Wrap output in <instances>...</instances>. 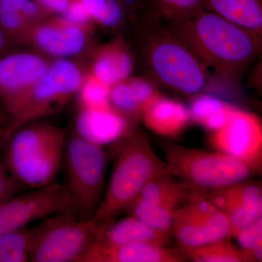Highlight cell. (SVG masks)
Instances as JSON below:
<instances>
[{
    "instance_id": "cell-13",
    "label": "cell",
    "mask_w": 262,
    "mask_h": 262,
    "mask_svg": "<svg viewBox=\"0 0 262 262\" xmlns=\"http://www.w3.org/2000/svg\"><path fill=\"white\" fill-rule=\"evenodd\" d=\"M209 144L216 151L242 162L252 173L262 164V127L253 114L231 106L225 123L211 132Z\"/></svg>"
},
{
    "instance_id": "cell-8",
    "label": "cell",
    "mask_w": 262,
    "mask_h": 262,
    "mask_svg": "<svg viewBox=\"0 0 262 262\" xmlns=\"http://www.w3.org/2000/svg\"><path fill=\"white\" fill-rule=\"evenodd\" d=\"M96 224L77 213L48 217L39 229L30 251L33 262H80L94 241Z\"/></svg>"
},
{
    "instance_id": "cell-30",
    "label": "cell",
    "mask_w": 262,
    "mask_h": 262,
    "mask_svg": "<svg viewBox=\"0 0 262 262\" xmlns=\"http://www.w3.org/2000/svg\"><path fill=\"white\" fill-rule=\"evenodd\" d=\"M242 249L252 250L262 246V217L236 234Z\"/></svg>"
},
{
    "instance_id": "cell-6",
    "label": "cell",
    "mask_w": 262,
    "mask_h": 262,
    "mask_svg": "<svg viewBox=\"0 0 262 262\" xmlns=\"http://www.w3.org/2000/svg\"><path fill=\"white\" fill-rule=\"evenodd\" d=\"M108 156L103 146L72 134L66 138L63 165L67 191L77 213L92 218L105 189Z\"/></svg>"
},
{
    "instance_id": "cell-18",
    "label": "cell",
    "mask_w": 262,
    "mask_h": 262,
    "mask_svg": "<svg viewBox=\"0 0 262 262\" xmlns=\"http://www.w3.org/2000/svg\"><path fill=\"white\" fill-rule=\"evenodd\" d=\"M96 225L94 241L91 245L96 247H117L140 242L167 246L170 242V234L152 229L130 215L122 220Z\"/></svg>"
},
{
    "instance_id": "cell-33",
    "label": "cell",
    "mask_w": 262,
    "mask_h": 262,
    "mask_svg": "<svg viewBox=\"0 0 262 262\" xmlns=\"http://www.w3.org/2000/svg\"><path fill=\"white\" fill-rule=\"evenodd\" d=\"M50 15H61L68 9L73 0H35Z\"/></svg>"
},
{
    "instance_id": "cell-9",
    "label": "cell",
    "mask_w": 262,
    "mask_h": 262,
    "mask_svg": "<svg viewBox=\"0 0 262 262\" xmlns=\"http://www.w3.org/2000/svg\"><path fill=\"white\" fill-rule=\"evenodd\" d=\"M70 212L77 213L64 184L54 182L32 189L0 203V234L24 228L41 219Z\"/></svg>"
},
{
    "instance_id": "cell-34",
    "label": "cell",
    "mask_w": 262,
    "mask_h": 262,
    "mask_svg": "<svg viewBox=\"0 0 262 262\" xmlns=\"http://www.w3.org/2000/svg\"><path fill=\"white\" fill-rule=\"evenodd\" d=\"M16 46L7 37L6 34L0 28V57L6 54L8 52L15 49Z\"/></svg>"
},
{
    "instance_id": "cell-19",
    "label": "cell",
    "mask_w": 262,
    "mask_h": 262,
    "mask_svg": "<svg viewBox=\"0 0 262 262\" xmlns=\"http://www.w3.org/2000/svg\"><path fill=\"white\" fill-rule=\"evenodd\" d=\"M180 250L149 243H133L112 248L91 246L81 262H184Z\"/></svg>"
},
{
    "instance_id": "cell-22",
    "label": "cell",
    "mask_w": 262,
    "mask_h": 262,
    "mask_svg": "<svg viewBox=\"0 0 262 262\" xmlns=\"http://www.w3.org/2000/svg\"><path fill=\"white\" fill-rule=\"evenodd\" d=\"M50 16L35 0H0V28L15 46L29 29Z\"/></svg>"
},
{
    "instance_id": "cell-17",
    "label": "cell",
    "mask_w": 262,
    "mask_h": 262,
    "mask_svg": "<svg viewBox=\"0 0 262 262\" xmlns=\"http://www.w3.org/2000/svg\"><path fill=\"white\" fill-rule=\"evenodd\" d=\"M133 120L113 108H80L75 133L98 145L114 144L134 130Z\"/></svg>"
},
{
    "instance_id": "cell-7",
    "label": "cell",
    "mask_w": 262,
    "mask_h": 262,
    "mask_svg": "<svg viewBox=\"0 0 262 262\" xmlns=\"http://www.w3.org/2000/svg\"><path fill=\"white\" fill-rule=\"evenodd\" d=\"M85 74L86 67L72 58L52 60L19 113L10 120L2 144L19 127L53 115L64 107L77 94Z\"/></svg>"
},
{
    "instance_id": "cell-14",
    "label": "cell",
    "mask_w": 262,
    "mask_h": 262,
    "mask_svg": "<svg viewBox=\"0 0 262 262\" xmlns=\"http://www.w3.org/2000/svg\"><path fill=\"white\" fill-rule=\"evenodd\" d=\"M92 29L52 15L29 29L20 45H27L53 59L73 58L91 51Z\"/></svg>"
},
{
    "instance_id": "cell-21",
    "label": "cell",
    "mask_w": 262,
    "mask_h": 262,
    "mask_svg": "<svg viewBox=\"0 0 262 262\" xmlns=\"http://www.w3.org/2000/svg\"><path fill=\"white\" fill-rule=\"evenodd\" d=\"M146 127L165 137H177L191 121L189 108L170 98L159 96L141 115Z\"/></svg>"
},
{
    "instance_id": "cell-31",
    "label": "cell",
    "mask_w": 262,
    "mask_h": 262,
    "mask_svg": "<svg viewBox=\"0 0 262 262\" xmlns=\"http://www.w3.org/2000/svg\"><path fill=\"white\" fill-rule=\"evenodd\" d=\"M59 16L72 23L88 28L93 29L95 25L94 19L80 0H73L68 9Z\"/></svg>"
},
{
    "instance_id": "cell-32",
    "label": "cell",
    "mask_w": 262,
    "mask_h": 262,
    "mask_svg": "<svg viewBox=\"0 0 262 262\" xmlns=\"http://www.w3.org/2000/svg\"><path fill=\"white\" fill-rule=\"evenodd\" d=\"M24 188L9 173L0 157V203L18 194Z\"/></svg>"
},
{
    "instance_id": "cell-4",
    "label": "cell",
    "mask_w": 262,
    "mask_h": 262,
    "mask_svg": "<svg viewBox=\"0 0 262 262\" xmlns=\"http://www.w3.org/2000/svg\"><path fill=\"white\" fill-rule=\"evenodd\" d=\"M66 138L61 127L49 122L26 124L3 144L5 166L24 187L53 184L63 165Z\"/></svg>"
},
{
    "instance_id": "cell-20",
    "label": "cell",
    "mask_w": 262,
    "mask_h": 262,
    "mask_svg": "<svg viewBox=\"0 0 262 262\" xmlns=\"http://www.w3.org/2000/svg\"><path fill=\"white\" fill-rule=\"evenodd\" d=\"M159 96L149 77L130 76L110 88V107L134 120Z\"/></svg>"
},
{
    "instance_id": "cell-2",
    "label": "cell",
    "mask_w": 262,
    "mask_h": 262,
    "mask_svg": "<svg viewBox=\"0 0 262 262\" xmlns=\"http://www.w3.org/2000/svg\"><path fill=\"white\" fill-rule=\"evenodd\" d=\"M149 8L139 12L132 30L150 80L184 96L199 94L208 83L206 66L167 27L162 15Z\"/></svg>"
},
{
    "instance_id": "cell-23",
    "label": "cell",
    "mask_w": 262,
    "mask_h": 262,
    "mask_svg": "<svg viewBox=\"0 0 262 262\" xmlns=\"http://www.w3.org/2000/svg\"><path fill=\"white\" fill-rule=\"evenodd\" d=\"M98 24L105 30L122 35L120 31L134 20L143 8L144 0H80Z\"/></svg>"
},
{
    "instance_id": "cell-28",
    "label": "cell",
    "mask_w": 262,
    "mask_h": 262,
    "mask_svg": "<svg viewBox=\"0 0 262 262\" xmlns=\"http://www.w3.org/2000/svg\"><path fill=\"white\" fill-rule=\"evenodd\" d=\"M110 88L86 70L83 82L77 94L80 108H110Z\"/></svg>"
},
{
    "instance_id": "cell-3",
    "label": "cell",
    "mask_w": 262,
    "mask_h": 262,
    "mask_svg": "<svg viewBox=\"0 0 262 262\" xmlns=\"http://www.w3.org/2000/svg\"><path fill=\"white\" fill-rule=\"evenodd\" d=\"M115 163L102 199L92 220L96 225L115 220L135 201L150 181L168 171L148 138L139 131L113 144Z\"/></svg>"
},
{
    "instance_id": "cell-26",
    "label": "cell",
    "mask_w": 262,
    "mask_h": 262,
    "mask_svg": "<svg viewBox=\"0 0 262 262\" xmlns=\"http://www.w3.org/2000/svg\"><path fill=\"white\" fill-rule=\"evenodd\" d=\"M180 251L193 261L247 262L243 250L236 248L229 237Z\"/></svg>"
},
{
    "instance_id": "cell-27",
    "label": "cell",
    "mask_w": 262,
    "mask_h": 262,
    "mask_svg": "<svg viewBox=\"0 0 262 262\" xmlns=\"http://www.w3.org/2000/svg\"><path fill=\"white\" fill-rule=\"evenodd\" d=\"M39 225L0 234V262L29 261V251Z\"/></svg>"
},
{
    "instance_id": "cell-1",
    "label": "cell",
    "mask_w": 262,
    "mask_h": 262,
    "mask_svg": "<svg viewBox=\"0 0 262 262\" xmlns=\"http://www.w3.org/2000/svg\"><path fill=\"white\" fill-rule=\"evenodd\" d=\"M164 23L206 67L223 77L238 78L261 51V36L211 10L164 18Z\"/></svg>"
},
{
    "instance_id": "cell-11",
    "label": "cell",
    "mask_w": 262,
    "mask_h": 262,
    "mask_svg": "<svg viewBox=\"0 0 262 262\" xmlns=\"http://www.w3.org/2000/svg\"><path fill=\"white\" fill-rule=\"evenodd\" d=\"M52 60L33 49H14L0 57V107L10 120L19 113Z\"/></svg>"
},
{
    "instance_id": "cell-16",
    "label": "cell",
    "mask_w": 262,
    "mask_h": 262,
    "mask_svg": "<svg viewBox=\"0 0 262 262\" xmlns=\"http://www.w3.org/2000/svg\"><path fill=\"white\" fill-rule=\"evenodd\" d=\"M87 55V72L110 87L130 77L135 67L134 53L122 35L91 48Z\"/></svg>"
},
{
    "instance_id": "cell-15",
    "label": "cell",
    "mask_w": 262,
    "mask_h": 262,
    "mask_svg": "<svg viewBox=\"0 0 262 262\" xmlns=\"http://www.w3.org/2000/svg\"><path fill=\"white\" fill-rule=\"evenodd\" d=\"M198 193L227 217L229 237H235L239 231L262 217L261 184L256 181L248 179L215 190Z\"/></svg>"
},
{
    "instance_id": "cell-12",
    "label": "cell",
    "mask_w": 262,
    "mask_h": 262,
    "mask_svg": "<svg viewBox=\"0 0 262 262\" xmlns=\"http://www.w3.org/2000/svg\"><path fill=\"white\" fill-rule=\"evenodd\" d=\"M191 192L185 184L165 172L144 186L127 211L151 228L170 234L174 215Z\"/></svg>"
},
{
    "instance_id": "cell-5",
    "label": "cell",
    "mask_w": 262,
    "mask_h": 262,
    "mask_svg": "<svg viewBox=\"0 0 262 262\" xmlns=\"http://www.w3.org/2000/svg\"><path fill=\"white\" fill-rule=\"evenodd\" d=\"M163 151L169 173L195 192L227 187L248 179L252 173L242 162L216 150L168 144Z\"/></svg>"
},
{
    "instance_id": "cell-10",
    "label": "cell",
    "mask_w": 262,
    "mask_h": 262,
    "mask_svg": "<svg viewBox=\"0 0 262 262\" xmlns=\"http://www.w3.org/2000/svg\"><path fill=\"white\" fill-rule=\"evenodd\" d=\"M170 234L180 250L229 237L227 217L200 193L192 190L174 215Z\"/></svg>"
},
{
    "instance_id": "cell-29",
    "label": "cell",
    "mask_w": 262,
    "mask_h": 262,
    "mask_svg": "<svg viewBox=\"0 0 262 262\" xmlns=\"http://www.w3.org/2000/svg\"><path fill=\"white\" fill-rule=\"evenodd\" d=\"M164 18L187 16L203 9L204 0H149Z\"/></svg>"
},
{
    "instance_id": "cell-35",
    "label": "cell",
    "mask_w": 262,
    "mask_h": 262,
    "mask_svg": "<svg viewBox=\"0 0 262 262\" xmlns=\"http://www.w3.org/2000/svg\"><path fill=\"white\" fill-rule=\"evenodd\" d=\"M9 121V115L3 108L0 107V145H2V143H3L5 131H6L7 127H8Z\"/></svg>"
},
{
    "instance_id": "cell-24",
    "label": "cell",
    "mask_w": 262,
    "mask_h": 262,
    "mask_svg": "<svg viewBox=\"0 0 262 262\" xmlns=\"http://www.w3.org/2000/svg\"><path fill=\"white\" fill-rule=\"evenodd\" d=\"M203 8L261 36L262 0H204Z\"/></svg>"
},
{
    "instance_id": "cell-25",
    "label": "cell",
    "mask_w": 262,
    "mask_h": 262,
    "mask_svg": "<svg viewBox=\"0 0 262 262\" xmlns=\"http://www.w3.org/2000/svg\"><path fill=\"white\" fill-rule=\"evenodd\" d=\"M230 107L215 96L199 94L193 96L189 111L191 120L213 132L225 123Z\"/></svg>"
}]
</instances>
